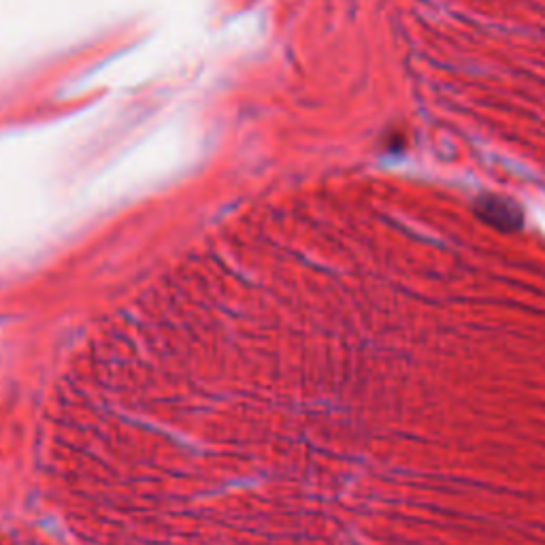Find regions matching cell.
I'll return each mask as SVG.
<instances>
[{"mask_svg": "<svg viewBox=\"0 0 545 545\" xmlns=\"http://www.w3.org/2000/svg\"><path fill=\"white\" fill-rule=\"evenodd\" d=\"M188 545H545V320L343 313L228 392Z\"/></svg>", "mask_w": 545, "mask_h": 545, "instance_id": "cell-1", "label": "cell"}]
</instances>
